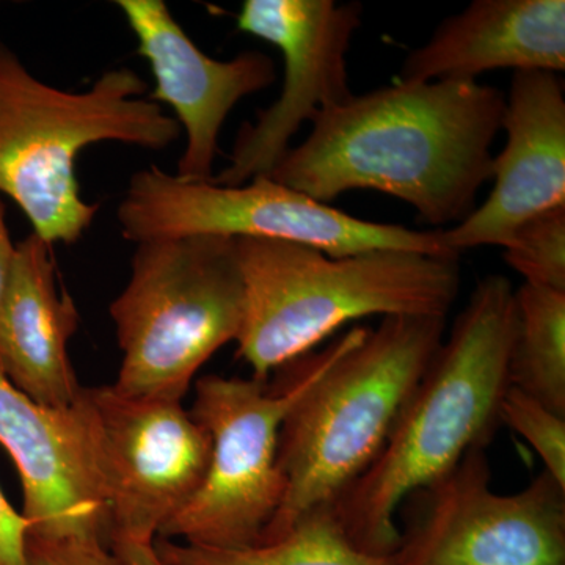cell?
<instances>
[{
  "mask_svg": "<svg viewBox=\"0 0 565 565\" xmlns=\"http://www.w3.org/2000/svg\"><path fill=\"white\" fill-rule=\"evenodd\" d=\"M117 217L122 237L136 244L225 236L302 244L330 256L374 250L457 256L446 250L438 230L416 232L363 221L269 177L225 188L212 181L181 180L152 166L132 174Z\"/></svg>",
  "mask_w": 565,
  "mask_h": 565,
  "instance_id": "cell-8",
  "label": "cell"
},
{
  "mask_svg": "<svg viewBox=\"0 0 565 565\" xmlns=\"http://www.w3.org/2000/svg\"><path fill=\"white\" fill-rule=\"evenodd\" d=\"M109 313L122 352L115 388L182 401L200 367L243 329L236 239L189 236L137 244L131 278Z\"/></svg>",
  "mask_w": 565,
  "mask_h": 565,
  "instance_id": "cell-6",
  "label": "cell"
},
{
  "mask_svg": "<svg viewBox=\"0 0 565 565\" xmlns=\"http://www.w3.org/2000/svg\"><path fill=\"white\" fill-rule=\"evenodd\" d=\"M79 322L76 303L58 288L52 247L29 234L17 244L0 303V371L35 403L71 407L84 388L68 353Z\"/></svg>",
  "mask_w": 565,
  "mask_h": 565,
  "instance_id": "cell-15",
  "label": "cell"
},
{
  "mask_svg": "<svg viewBox=\"0 0 565 565\" xmlns=\"http://www.w3.org/2000/svg\"><path fill=\"white\" fill-rule=\"evenodd\" d=\"M362 330L353 327L321 352L278 367L274 386L262 379L218 375L196 382L191 414L210 434V465L200 489L158 539L210 550L262 544L285 494L278 467L282 422Z\"/></svg>",
  "mask_w": 565,
  "mask_h": 565,
  "instance_id": "cell-7",
  "label": "cell"
},
{
  "mask_svg": "<svg viewBox=\"0 0 565 565\" xmlns=\"http://www.w3.org/2000/svg\"><path fill=\"white\" fill-rule=\"evenodd\" d=\"M28 565H125L109 542L99 535L29 534L25 539Z\"/></svg>",
  "mask_w": 565,
  "mask_h": 565,
  "instance_id": "cell-21",
  "label": "cell"
},
{
  "mask_svg": "<svg viewBox=\"0 0 565 565\" xmlns=\"http://www.w3.org/2000/svg\"><path fill=\"white\" fill-rule=\"evenodd\" d=\"M445 330L440 316H390L363 327L297 401L278 438L285 494L259 545L280 539L310 509L334 503L370 470Z\"/></svg>",
  "mask_w": 565,
  "mask_h": 565,
  "instance_id": "cell-5",
  "label": "cell"
},
{
  "mask_svg": "<svg viewBox=\"0 0 565 565\" xmlns=\"http://www.w3.org/2000/svg\"><path fill=\"white\" fill-rule=\"evenodd\" d=\"M244 321L237 356L253 377L313 352L370 316L446 318L460 291L459 256L374 250L330 256L285 241L237 237Z\"/></svg>",
  "mask_w": 565,
  "mask_h": 565,
  "instance_id": "cell-3",
  "label": "cell"
},
{
  "mask_svg": "<svg viewBox=\"0 0 565 565\" xmlns=\"http://www.w3.org/2000/svg\"><path fill=\"white\" fill-rule=\"evenodd\" d=\"M514 299L509 384L565 416V292L523 282Z\"/></svg>",
  "mask_w": 565,
  "mask_h": 565,
  "instance_id": "cell-18",
  "label": "cell"
},
{
  "mask_svg": "<svg viewBox=\"0 0 565 565\" xmlns=\"http://www.w3.org/2000/svg\"><path fill=\"white\" fill-rule=\"evenodd\" d=\"M117 7L136 35L137 52L151 66L156 88L147 98L169 104L188 137L177 177L212 181L223 122L241 99L274 84L273 58L250 51L215 61L189 39L162 0H118Z\"/></svg>",
  "mask_w": 565,
  "mask_h": 565,
  "instance_id": "cell-12",
  "label": "cell"
},
{
  "mask_svg": "<svg viewBox=\"0 0 565 565\" xmlns=\"http://www.w3.org/2000/svg\"><path fill=\"white\" fill-rule=\"evenodd\" d=\"M111 542H154L206 476L211 437L182 401L82 388Z\"/></svg>",
  "mask_w": 565,
  "mask_h": 565,
  "instance_id": "cell-9",
  "label": "cell"
},
{
  "mask_svg": "<svg viewBox=\"0 0 565 565\" xmlns=\"http://www.w3.org/2000/svg\"><path fill=\"white\" fill-rule=\"evenodd\" d=\"M0 445L20 473L29 534L99 535L110 544L79 397L71 407H44L0 371Z\"/></svg>",
  "mask_w": 565,
  "mask_h": 565,
  "instance_id": "cell-14",
  "label": "cell"
},
{
  "mask_svg": "<svg viewBox=\"0 0 565 565\" xmlns=\"http://www.w3.org/2000/svg\"><path fill=\"white\" fill-rule=\"evenodd\" d=\"M505 96L476 81L397 82L316 115L267 177L327 203L370 189L435 226L460 223L492 180Z\"/></svg>",
  "mask_w": 565,
  "mask_h": 565,
  "instance_id": "cell-1",
  "label": "cell"
},
{
  "mask_svg": "<svg viewBox=\"0 0 565 565\" xmlns=\"http://www.w3.org/2000/svg\"><path fill=\"white\" fill-rule=\"evenodd\" d=\"M501 247L504 262L525 282L565 292V206L523 222Z\"/></svg>",
  "mask_w": 565,
  "mask_h": 565,
  "instance_id": "cell-19",
  "label": "cell"
},
{
  "mask_svg": "<svg viewBox=\"0 0 565 565\" xmlns=\"http://www.w3.org/2000/svg\"><path fill=\"white\" fill-rule=\"evenodd\" d=\"M494 70L564 71V0H476L405 58L399 82L476 81Z\"/></svg>",
  "mask_w": 565,
  "mask_h": 565,
  "instance_id": "cell-16",
  "label": "cell"
},
{
  "mask_svg": "<svg viewBox=\"0 0 565 565\" xmlns=\"http://www.w3.org/2000/svg\"><path fill=\"white\" fill-rule=\"evenodd\" d=\"M362 6L333 0H245L237 29L281 52L285 79L273 106L245 122L230 163L212 182L225 188L267 177L305 121L351 98L348 52Z\"/></svg>",
  "mask_w": 565,
  "mask_h": 565,
  "instance_id": "cell-11",
  "label": "cell"
},
{
  "mask_svg": "<svg viewBox=\"0 0 565 565\" xmlns=\"http://www.w3.org/2000/svg\"><path fill=\"white\" fill-rule=\"evenodd\" d=\"M114 552L125 565H169L159 556L154 542H111Z\"/></svg>",
  "mask_w": 565,
  "mask_h": 565,
  "instance_id": "cell-23",
  "label": "cell"
},
{
  "mask_svg": "<svg viewBox=\"0 0 565 565\" xmlns=\"http://www.w3.org/2000/svg\"><path fill=\"white\" fill-rule=\"evenodd\" d=\"M14 253H17V244L11 241L9 226H7L6 206L0 196V303H2L3 294L9 286Z\"/></svg>",
  "mask_w": 565,
  "mask_h": 565,
  "instance_id": "cell-24",
  "label": "cell"
},
{
  "mask_svg": "<svg viewBox=\"0 0 565 565\" xmlns=\"http://www.w3.org/2000/svg\"><path fill=\"white\" fill-rule=\"evenodd\" d=\"M136 71H106L87 92L52 87L0 44V196L13 200L44 244H76L95 221L76 158L102 141L166 150L181 126L143 98Z\"/></svg>",
  "mask_w": 565,
  "mask_h": 565,
  "instance_id": "cell-4",
  "label": "cell"
},
{
  "mask_svg": "<svg viewBox=\"0 0 565 565\" xmlns=\"http://www.w3.org/2000/svg\"><path fill=\"white\" fill-rule=\"evenodd\" d=\"M29 523L14 511L0 489V565L25 564V539Z\"/></svg>",
  "mask_w": 565,
  "mask_h": 565,
  "instance_id": "cell-22",
  "label": "cell"
},
{
  "mask_svg": "<svg viewBox=\"0 0 565 565\" xmlns=\"http://www.w3.org/2000/svg\"><path fill=\"white\" fill-rule=\"evenodd\" d=\"M490 481L487 448H475L412 493L397 565H565L564 487L546 471L511 494Z\"/></svg>",
  "mask_w": 565,
  "mask_h": 565,
  "instance_id": "cell-10",
  "label": "cell"
},
{
  "mask_svg": "<svg viewBox=\"0 0 565 565\" xmlns=\"http://www.w3.org/2000/svg\"><path fill=\"white\" fill-rule=\"evenodd\" d=\"M503 151L493 158V189L462 222L438 230L446 250L503 245L534 215L565 206V96L548 71H514L505 96Z\"/></svg>",
  "mask_w": 565,
  "mask_h": 565,
  "instance_id": "cell-13",
  "label": "cell"
},
{
  "mask_svg": "<svg viewBox=\"0 0 565 565\" xmlns=\"http://www.w3.org/2000/svg\"><path fill=\"white\" fill-rule=\"evenodd\" d=\"M169 565H397L396 555L359 548L341 525L333 503L305 512L277 541L243 550H210L156 539Z\"/></svg>",
  "mask_w": 565,
  "mask_h": 565,
  "instance_id": "cell-17",
  "label": "cell"
},
{
  "mask_svg": "<svg viewBox=\"0 0 565 565\" xmlns=\"http://www.w3.org/2000/svg\"><path fill=\"white\" fill-rule=\"evenodd\" d=\"M514 296L503 275L476 285L448 340L405 401L381 456L334 501L341 525L359 548L396 555V514L404 501L493 440L511 386Z\"/></svg>",
  "mask_w": 565,
  "mask_h": 565,
  "instance_id": "cell-2",
  "label": "cell"
},
{
  "mask_svg": "<svg viewBox=\"0 0 565 565\" xmlns=\"http://www.w3.org/2000/svg\"><path fill=\"white\" fill-rule=\"evenodd\" d=\"M501 424L525 438L544 462V471L565 489V416L509 386L501 404Z\"/></svg>",
  "mask_w": 565,
  "mask_h": 565,
  "instance_id": "cell-20",
  "label": "cell"
}]
</instances>
